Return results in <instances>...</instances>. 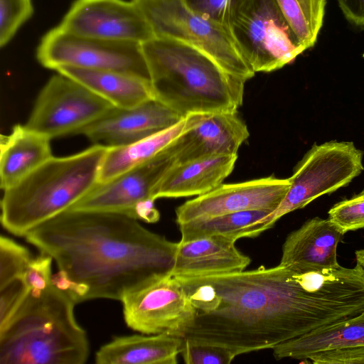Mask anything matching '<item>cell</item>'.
Masks as SVG:
<instances>
[{"label": "cell", "mask_w": 364, "mask_h": 364, "mask_svg": "<svg viewBox=\"0 0 364 364\" xmlns=\"http://www.w3.org/2000/svg\"><path fill=\"white\" fill-rule=\"evenodd\" d=\"M174 277L196 309L183 338L225 348L236 356L273 349L364 310V269L357 263L351 268L311 270L279 264Z\"/></svg>", "instance_id": "1"}, {"label": "cell", "mask_w": 364, "mask_h": 364, "mask_svg": "<svg viewBox=\"0 0 364 364\" xmlns=\"http://www.w3.org/2000/svg\"><path fill=\"white\" fill-rule=\"evenodd\" d=\"M58 267L52 282L75 304L122 301L154 278L171 273L178 242L124 215L68 209L25 236Z\"/></svg>", "instance_id": "2"}, {"label": "cell", "mask_w": 364, "mask_h": 364, "mask_svg": "<svg viewBox=\"0 0 364 364\" xmlns=\"http://www.w3.org/2000/svg\"><path fill=\"white\" fill-rule=\"evenodd\" d=\"M141 48L154 100L181 115L237 112L242 105L246 81L207 53L159 36L141 43Z\"/></svg>", "instance_id": "3"}, {"label": "cell", "mask_w": 364, "mask_h": 364, "mask_svg": "<svg viewBox=\"0 0 364 364\" xmlns=\"http://www.w3.org/2000/svg\"><path fill=\"white\" fill-rule=\"evenodd\" d=\"M75 303L53 282L31 291L0 328V364H83L90 346L74 314Z\"/></svg>", "instance_id": "4"}, {"label": "cell", "mask_w": 364, "mask_h": 364, "mask_svg": "<svg viewBox=\"0 0 364 364\" xmlns=\"http://www.w3.org/2000/svg\"><path fill=\"white\" fill-rule=\"evenodd\" d=\"M108 146L94 144L79 153L52 156L15 186L4 191L1 223L11 234L28 232L67 210L98 183Z\"/></svg>", "instance_id": "5"}, {"label": "cell", "mask_w": 364, "mask_h": 364, "mask_svg": "<svg viewBox=\"0 0 364 364\" xmlns=\"http://www.w3.org/2000/svg\"><path fill=\"white\" fill-rule=\"evenodd\" d=\"M155 36L171 38L207 53L225 70L245 81L255 73L242 55L230 29L191 10L183 0H132Z\"/></svg>", "instance_id": "6"}, {"label": "cell", "mask_w": 364, "mask_h": 364, "mask_svg": "<svg viewBox=\"0 0 364 364\" xmlns=\"http://www.w3.org/2000/svg\"><path fill=\"white\" fill-rule=\"evenodd\" d=\"M363 155L352 141L314 144L295 166L285 197L264 219L265 230L284 215L347 186L363 171Z\"/></svg>", "instance_id": "7"}, {"label": "cell", "mask_w": 364, "mask_h": 364, "mask_svg": "<svg viewBox=\"0 0 364 364\" xmlns=\"http://www.w3.org/2000/svg\"><path fill=\"white\" fill-rule=\"evenodd\" d=\"M230 29L255 73L280 69L305 50L275 0H245Z\"/></svg>", "instance_id": "8"}, {"label": "cell", "mask_w": 364, "mask_h": 364, "mask_svg": "<svg viewBox=\"0 0 364 364\" xmlns=\"http://www.w3.org/2000/svg\"><path fill=\"white\" fill-rule=\"evenodd\" d=\"M36 58L42 66L55 70L72 66L123 72L149 80L141 43L76 35L59 26L42 37Z\"/></svg>", "instance_id": "9"}, {"label": "cell", "mask_w": 364, "mask_h": 364, "mask_svg": "<svg viewBox=\"0 0 364 364\" xmlns=\"http://www.w3.org/2000/svg\"><path fill=\"white\" fill-rule=\"evenodd\" d=\"M114 108L81 83L58 73L40 91L25 124L50 139L79 134Z\"/></svg>", "instance_id": "10"}, {"label": "cell", "mask_w": 364, "mask_h": 364, "mask_svg": "<svg viewBox=\"0 0 364 364\" xmlns=\"http://www.w3.org/2000/svg\"><path fill=\"white\" fill-rule=\"evenodd\" d=\"M121 302L127 326L144 334L183 338L195 319L187 291L171 273L154 278Z\"/></svg>", "instance_id": "11"}, {"label": "cell", "mask_w": 364, "mask_h": 364, "mask_svg": "<svg viewBox=\"0 0 364 364\" xmlns=\"http://www.w3.org/2000/svg\"><path fill=\"white\" fill-rule=\"evenodd\" d=\"M170 146L150 161L109 181L97 183L69 209L114 213L147 223L157 222L160 215L151 193L173 164Z\"/></svg>", "instance_id": "12"}, {"label": "cell", "mask_w": 364, "mask_h": 364, "mask_svg": "<svg viewBox=\"0 0 364 364\" xmlns=\"http://www.w3.org/2000/svg\"><path fill=\"white\" fill-rule=\"evenodd\" d=\"M58 26L76 35L141 44L155 36L132 0H75Z\"/></svg>", "instance_id": "13"}, {"label": "cell", "mask_w": 364, "mask_h": 364, "mask_svg": "<svg viewBox=\"0 0 364 364\" xmlns=\"http://www.w3.org/2000/svg\"><path fill=\"white\" fill-rule=\"evenodd\" d=\"M289 178L273 176L245 182L221 184L189 200L176 210L178 225L220 215L251 210H274L290 187Z\"/></svg>", "instance_id": "14"}, {"label": "cell", "mask_w": 364, "mask_h": 364, "mask_svg": "<svg viewBox=\"0 0 364 364\" xmlns=\"http://www.w3.org/2000/svg\"><path fill=\"white\" fill-rule=\"evenodd\" d=\"M186 130L170 146L173 164L235 155L250 133L237 112H210L186 115Z\"/></svg>", "instance_id": "15"}, {"label": "cell", "mask_w": 364, "mask_h": 364, "mask_svg": "<svg viewBox=\"0 0 364 364\" xmlns=\"http://www.w3.org/2000/svg\"><path fill=\"white\" fill-rule=\"evenodd\" d=\"M184 117L153 100L132 109L112 111L84 128L82 134L94 144L119 146L132 144L166 129Z\"/></svg>", "instance_id": "16"}, {"label": "cell", "mask_w": 364, "mask_h": 364, "mask_svg": "<svg viewBox=\"0 0 364 364\" xmlns=\"http://www.w3.org/2000/svg\"><path fill=\"white\" fill-rule=\"evenodd\" d=\"M343 235L328 218L308 220L287 237L279 264L301 270L336 267L340 265L337 247Z\"/></svg>", "instance_id": "17"}, {"label": "cell", "mask_w": 364, "mask_h": 364, "mask_svg": "<svg viewBox=\"0 0 364 364\" xmlns=\"http://www.w3.org/2000/svg\"><path fill=\"white\" fill-rule=\"evenodd\" d=\"M236 240L212 235L178 242L174 276H203L243 271L250 258L235 247Z\"/></svg>", "instance_id": "18"}, {"label": "cell", "mask_w": 364, "mask_h": 364, "mask_svg": "<svg viewBox=\"0 0 364 364\" xmlns=\"http://www.w3.org/2000/svg\"><path fill=\"white\" fill-rule=\"evenodd\" d=\"M237 154L215 156L172 164L154 188L151 198L200 196L223 184L232 173Z\"/></svg>", "instance_id": "19"}, {"label": "cell", "mask_w": 364, "mask_h": 364, "mask_svg": "<svg viewBox=\"0 0 364 364\" xmlns=\"http://www.w3.org/2000/svg\"><path fill=\"white\" fill-rule=\"evenodd\" d=\"M49 137L16 124L7 135H1L0 186L4 191L21 181L52 157Z\"/></svg>", "instance_id": "20"}, {"label": "cell", "mask_w": 364, "mask_h": 364, "mask_svg": "<svg viewBox=\"0 0 364 364\" xmlns=\"http://www.w3.org/2000/svg\"><path fill=\"white\" fill-rule=\"evenodd\" d=\"M57 73L81 83L119 109H132L154 100L149 79L123 72L61 66Z\"/></svg>", "instance_id": "21"}, {"label": "cell", "mask_w": 364, "mask_h": 364, "mask_svg": "<svg viewBox=\"0 0 364 364\" xmlns=\"http://www.w3.org/2000/svg\"><path fill=\"white\" fill-rule=\"evenodd\" d=\"M183 338L167 333L114 337L95 353L97 364H176Z\"/></svg>", "instance_id": "22"}, {"label": "cell", "mask_w": 364, "mask_h": 364, "mask_svg": "<svg viewBox=\"0 0 364 364\" xmlns=\"http://www.w3.org/2000/svg\"><path fill=\"white\" fill-rule=\"evenodd\" d=\"M364 346V310L359 314L323 326L273 348L277 360H308L313 354L336 348Z\"/></svg>", "instance_id": "23"}, {"label": "cell", "mask_w": 364, "mask_h": 364, "mask_svg": "<svg viewBox=\"0 0 364 364\" xmlns=\"http://www.w3.org/2000/svg\"><path fill=\"white\" fill-rule=\"evenodd\" d=\"M186 127L185 116L176 124L132 144L108 146L101 164L98 183L109 181L154 159L175 141Z\"/></svg>", "instance_id": "24"}, {"label": "cell", "mask_w": 364, "mask_h": 364, "mask_svg": "<svg viewBox=\"0 0 364 364\" xmlns=\"http://www.w3.org/2000/svg\"><path fill=\"white\" fill-rule=\"evenodd\" d=\"M273 210H251L195 220L179 224L181 241L223 235L236 241L242 237H255L265 231L264 220Z\"/></svg>", "instance_id": "25"}, {"label": "cell", "mask_w": 364, "mask_h": 364, "mask_svg": "<svg viewBox=\"0 0 364 364\" xmlns=\"http://www.w3.org/2000/svg\"><path fill=\"white\" fill-rule=\"evenodd\" d=\"M304 50L313 47L321 28L326 0H275Z\"/></svg>", "instance_id": "26"}, {"label": "cell", "mask_w": 364, "mask_h": 364, "mask_svg": "<svg viewBox=\"0 0 364 364\" xmlns=\"http://www.w3.org/2000/svg\"><path fill=\"white\" fill-rule=\"evenodd\" d=\"M33 259L31 252L12 239L0 237V289L23 277Z\"/></svg>", "instance_id": "27"}, {"label": "cell", "mask_w": 364, "mask_h": 364, "mask_svg": "<svg viewBox=\"0 0 364 364\" xmlns=\"http://www.w3.org/2000/svg\"><path fill=\"white\" fill-rule=\"evenodd\" d=\"M31 0H0V46H5L33 14Z\"/></svg>", "instance_id": "28"}, {"label": "cell", "mask_w": 364, "mask_h": 364, "mask_svg": "<svg viewBox=\"0 0 364 364\" xmlns=\"http://www.w3.org/2000/svg\"><path fill=\"white\" fill-rule=\"evenodd\" d=\"M328 214L343 234L364 228V191L336 203Z\"/></svg>", "instance_id": "29"}, {"label": "cell", "mask_w": 364, "mask_h": 364, "mask_svg": "<svg viewBox=\"0 0 364 364\" xmlns=\"http://www.w3.org/2000/svg\"><path fill=\"white\" fill-rule=\"evenodd\" d=\"M193 11L230 28L245 0H183Z\"/></svg>", "instance_id": "30"}, {"label": "cell", "mask_w": 364, "mask_h": 364, "mask_svg": "<svg viewBox=\"0 0 364 364\" xmlns=\"http://www.w3.org/2000/svg\"><path fill=\"white\" fill-rule=\"evenodd\" d=\"M181 354L186 364H229L236 357L225 348L194 343L184 338Z\"/></svg>", "instance_id": "31"}, {"label": "cell", "mask_w": 364, "mask_h": 364, "mask_svg": "<svg viewBox=\"0 0 364 364\" xmlns=\"http://www.w3.org/2000/svg\"><path fill=\"white\" fill-rule=\"evenodd\" d=\"M30 292L22 278L0 289V328H3L21 306Z\"/></svg>", "instance_id": "32"}, {"label": "cell", "mask_w": 364, "mask_h": 364, "mask_svg": "<svg viewBox=\"0 0 364 364\" xmlns=\"http://www.w3.org/2000/svg\"><path fill=\"white\" fill-rule=\"evenodd\" d=\"M53 260L50 256L41 252L31 260L22 277L31 291H43L51 284Z\"/></svg>", "instance_id": "33"}, {"label": "cell", "mask_w": 364, "mask_h": 364, "mask_svg": "<svg viewBox=\"0 0 364 364\" xmlns=\"http://www.w3.org/2000/svg\"><path fill=\"white\" fill-rule=\"evenodd\" d=\"M308 360L315 364H364V346L322 350L311 355Z\"/></svg>", "instance_id": "34"}, {"label": "cell", "mask_w": 364, "mask_h": 364, "mask_svg": "<svg viewBox=\"0 0 364 364\" xmlns=\"http://www.w3.org/2000/svg\"><path fill=\"white\" fill-rule=\"evenodd\" d=\"M345 17L353 25L364 28V0H337Z\"/></svg>", "instance_id": "35"}, {"label": "cell", "mask_w": 364, "mask_h": 364, "mask_svg": "<svg viewBox=\"0 0 364 364\" xmlns=\"http://www.w3.org/2000/svg\"><path fill=\"white\" fill-rule=\"evenodd\" d=\"M356 263L360 264L364 269V248L355 252Z\"/></svg>", "instance_id": "36"}]
</instances>
